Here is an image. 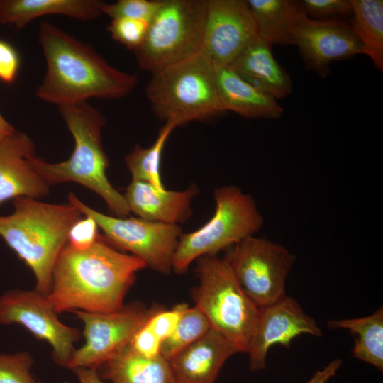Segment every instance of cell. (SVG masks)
<instances>
[{"instance_id": "obj_30", "label": "cell", "mask_w": 383, "mask_h": 383, "mask_svg": "<svg viewBox=\"0 0 383 383\" xmlns=\"http://www.w3.org/2000/svg\"><path fill=\"white\" fill-rule=\"evenodd\" d=\"M148 25L140 20L118 18L111 19L108 31L113 40L135 50L142 43Z\"/></svg>"}, {"instance_id": "obj_8", "label": "cell", "mask_w": 383, "mask_h": 383, "mask_svg": "<svg viewBox=\"0 0 383 383\" xmlns=\"http://www.w3.org/2000/svg\"><path fill=\"white\" fill-rule=\"evenodd\" d=\"M208 0H162L142 43L138 66L153 73L201 52Z\"/></svg>"}, {"instance_id": "obj_36", "label": "cell", "mask_w": 383, "mask_h": 383, "mask_svg": "<svg viewBox=\"0 0 383 383\" xmlns=\"http://www.w3.org/2000/svg\"><path fill=\"white\" fill-rule=\"evenodd\" d=\"M342 365V360L335 359L322 370L317 371L307 383H327L333 377Z\"/></svg>"}, {"instance_id": "obj_25", "label": "cell", "mask_w": 383, "mask_h": 383, "mask_svg": "<svg viewBox=\"0 0 383 383\" xmlns=\"http://www.w3.org/2000/svg\"><path fill=\"white\" fill-rule=\"evenodd\" d=\"M351 28L360 41L364 54L383 70V1L351 0Z\"/></svg>"}, {"instance_id": "obj_32", "label": "cell", "mask_w": 383, "mask_h": 383, "mask_svg": "<svg viewBox=\"0 0 383 383\" xmlns=\"http://www.w3.org/2000/svg\"><path fill=\"white\" fill-rule=\"evenodd\" d=\"M306 16L317 20H328L352 13L351 0H304L301 1Z\"/></svg>"}, {"instance_id": "obj_34", "label": "cell", "mask_w": 383, "mask_h": 383, "mask_svg": "<svg viewBox=\"0 0 383 383\" xmlns=\"http://www.w3.org/2000/svg\"><path fill=\"white\" fill-rule=\"evenodd\" d=\"M162 340L146 325H144L133 336L130 347L138 354L153 357L161 355Z\"/></svg>"}, {"instance_id": "obj_37", "label": "cell", "mask_w": 383, "mask_h": 383, "mask_svg": "<svg viewBox=\"0 0 383 383\" xmlns=\"http://www.w3.org/2000/svg\"><path fill=\"white\" fill-rule=\"evenodd\" d=\"M72 370L79 383H104L97 369L77 367Z\"/></svg>"}, {"instance_id": "obj_21", "label": "cell", "mask_w": 383, "mask_h": 383, "mask_svg": "<svg viewBox=\"0 0 383 383\" xmlns=\"http://www.w3.org/2000/svg\"><path fill=\"white\" fill-rule=\"evenodd\" d=\"M219 97L225 110L248 118H277L284 112L277 100L256 89L228 67H215Z\"/></svg>"}, {"instance_id": "obj_19", "label": "cell", "mask_w": 383, "mask_h": 383, "mask_svg": "<svg viewBox=\"0 0 383 383\" xmlns=\"http://www.w3.org/2000/svg\"><path fill=\"white\" fill-rule=\"evenodd\" d=\"M272 47L257 36L228 67L260 91L282 99L292 93V82L274 57Z\"/></svg>"}, {"instance_id": "obj_10", "label": "cell", "mask_w": 383, "mask_h": 383, "mask_svg": "<svg viewBox=\"0 0 383 383\" xmlns=\"http://www.w3.org/2000/svg\"><path fill=\"white\" fill-rule=\"evenodd\" d=\"M223 259L258 307L286 296L285 282L295 257L283 245L252 235L229 248Z\"/></svg>"}, {"instance_id": "obj_9", "label": "cell", "mask_w": 383, "mask_h": 383, "mask_svg": "<svg viewBox=\"0 0 383 383\" xmlns=\"http://www.w3.org/2000/svg\"><path fill=\"white\" fill-rule=\"evenodd\" d=\"M68 200L82 214L96 221L104 237L114 248L129 251L156 272H171L172 258L182 235L178 224L105 215L84 204L72 192Z\"/></svg>"}, {"instance_id": "obj_33", "label": "cell", "mask_w": 383, "mask_h": 383, "mask_svg": "<svg viewBox=\"0 0 383 383\" xmlns=\"http://www.w3.org/2000/svg\"><path fill=\"white\" fill-rule=\"evenodd\" d=\"M79 218L70 230L67 245L77 250H84L94 245L99 233V226L90 216Z\"/></svg>"}, {"instance_id": "obj_38", "label": "cell", "mask_w": 383, "mask_h": 383, "mask_svg": "<svg viewBox=\"0 0 383 383\" xmlns=\"http://www.w3.org/2000/svg\"><path fill=\"white\" fill-rule=\"evenodd\" d=\"M15 131L13 126L0 113V142Z\"/></svg>"}, {"instance_id": "obj_1", "label": "cell", "mask_w": 383, "mask_h": 383, "mask_svg": "<svg viewBox=\"0 0 383 383\" xmlns=\"http://www.w3.org/2000/svg\"><path fill=\"white\" fill-rule=\"evenodd\" d=\"M146 267L142 260L119 251L100 235L84 250L66 244L55 262L47 296L57 314L117 311L124 306L136 273Z\"/></svg>"}, {"instance_id": "obj_28", "label": "cell", "mask_w": 383, "mask_h": 383, "mask_svg": "<svg viewBox=\"0 0 383 383\" xmlns=\"http://www.w3.org/2000/svg\"><path fill=\"white\" fill-rule=\"evenodd\" d=\"M33 362L26 351L0 353V383H38L30 371Z\"/></svg>"}, {"instance_id": "obj_13", "label": "cell", "mask_w": 383, "mask_h": 383, "mask_svg": "<svg viewBox=\"0 0 383 383\" xmlns=\"http://www.w3.org/2000/svg\"><path fill=\"white\" fill-rule=\"evenodd\" d=\"M257 36L248 1L208 0L201 52L215 67H228Z\"/></svg>"}, {"instance_id": "obj_27", "label": "cell", "mask_w": 383, "mask_h": 383, "mask_svg": "<svg viewBox=\"0 0 383 383\" xmlns=\"http://www.w3.org/2000/svg\"><path fill=\"white\" fill-rule=\"evenodd\" d=\"M211 328L209 321L198 306H189L172 334L162 341L161 355L169 360L201 338Z\"/></svg>"}, {"instance_id": "obj_3", "label": "cell", "mask_w": 383, "mask_h": 383, "mask_svg": "<svg viewBox=\"0 0 383 383\" xmlns=\"http://www.w3.org/2000/svg\"><path fill=\"white\" fill-rule=\"evenodd\" d=\"M58 110L74 140V148L65 161L50 163L33 155L30 167L50 186L74 182L100 196L116 217L126 218L130 209L124 197L106 177L108 157L101 141L106 120L87 101L62 106Z\"/></svg>"}, {"instance_id": "obj_23", "label": "cell", "mask_w": 383, "mask_h": 383, "mask_svg": "<svg viewBox=\"0 0 383 383\" xmlns=\"http://www.w3.org/2000/svg\"><path fill=\"white\" fill-rule=\"evenodd\" d=\"M257 35L271 46L292 45V32L304 11L301 1L248 0Z\"/></svg>"}, {"instance_id": "obj_7", "label": "cell", "mask_w": 383, "mask_h": 383, "mask_svg": "<svg viewBox=\"0 0 383 383\" xmlns=\"http://www.w3.org/2000/svg\"><path fill=\"white\" fill-rule=\"evenodd\" d=\"M216 211L199 229L181 235L172 258V270L185 272L195 260L216 255L243 240L255 235L263 226V218L252 196L234 185L214 190Z\"/></svg>"}, {"instance_id": "obj_14", "label": "cell", "mask_w": 383, "mask_h": 383, "mask_svg": "<svg viewBox=\"0 0 383 383\" xmlns=\"http://www.w3.org/2000/svg\"><path fill=\"white\" fill-rule=\"evenodd\" d=\"M292 45L298 47L306 67L326 77L329 65L364 54L363 47L350 26L337 20H317L299 15L292 32Z\"/></svg>"}, {"instance_id": "obj_5", "label": "cell", "mask_w": 383, "mask_h": 383, "mask_svg": "<svg viewBox=\"0 0 383 383\" xmlns=\"http://www.w3.org/2000/svg\"><path fill=\"white\" fill-rule=\"evenodd\" d=\"M145 94L154 113L176 128L225 112L216 79V68L201 52L151 73Z\"/></svg>"}, {"instance_id": "obj_12", "label": "cell", "mask_w": 383, "mask_h": 383, "mask_svg": "<svg viewBox=\"0 0 383 383\" xmlns=\"http://www.w3.org/2000/svg\"><path fill=\"white\" fill-rule=\"evenodd\" d=\"M84 323L85 343L75 350L67 368L97 369L130 345L146 322L150 311L139 304L111 313L73 311Z\"/></svg>"}, {"instance_id": "obj_6", "label": "cell", "mask_w": 383, "mask_h": 383, "mask_svg": "<svg viewBox=\"0 0 383 383\" xmlns=\"http://www.w3.org/2000/svg\"><path fill=\"white\" fill-rule=\"evenodd\" d=\"M199 285L194 289L196 306L211 328L238 350L247 353L259 307L243 290L229 266L217 255L198 259Z\"/></svg>"}, {"instance_id": "obj_16", "label": "cell", "mask_w": 383, "mask_h": 383, "mask_svg": "<svg viewBox=\"0 0 383 383\" xmlns=\"http://www.w3.org/2000/svg\"><path fill=\"white\" fill-rule=\"evenodd\" d=\"M31 138L15 131L0 142V206L18 197L38 199L50 192V185L30 165L34 155Z\"/></svg>"}, {"instance_id": "obj_31", "label": "cell", "mask_w": 383, "mask_h": 383, "mask_svg": "<svg viewBox=\"0 0 383 383\" xmlns=\"http://www.w3.org/2000/svg\"><path fill=\"white\" fill-rule=\"evenodd\" d=\"M188 307V304L182 303L170 310L152 309L145 323L163 341L172 334Z\"/></svg>"}, {"instance_id": "obj_11", "label": "cell", "mask_w": 383, "mask_h": 383, "mask_svg": "<svg viewBox=\"0 0 383 383\" xmlns=\"http://www.w3.org/2000/svg\"><path fill=\"white\" fill-rule=\"evenodd\" d=\"M47 294L13 289L0 296V324H19L52 348V357L61 367H67L74 343L81 333L60 321Z\"/></svg>"}, {"instance_id": "obj_22", "label": "cell", "mask_w": 383, "mask_h": 383, "mask_svg": "<svg viewBox=\"0 0 383 383\" xmlns=\"http://www.w3.org/2000/svg\"><path fill=\"white\" fill-rule=\"evenodd\" d=\"M102 379L111 383H175L168 361L161 355L142 356L130 345L104 362Z\"/></svg>"}, {"instance_id": "obj_17", "label": "cell", "mask_w": 383, "mask_h": 383, "mask_svg": "<svg viewBox=\"0 0 383 383\" xmlns=\"http://www.w3.org/2000/svg\"><path fill=\"white\" fill-rule=\"evenodd\" d=\"M236 353L222 334L211 328L167 361L175 383H215L224 362Z\"/></svg>"}, {"instance_id": "obj_2", "label": "cell", "mask_w": 383, "mask_h": 383, "mask_svg": "<svg viewBox=\"0 0 383 383\" xmlns=\"http://www.w3.org/2000/svg\"><path fill=\"white\" fill-rule=\"evenodd\" d=\"M39 43L46 72L35 95L58 107L86 102L91 98L115 99L136 87V74L109 65L91 46L49 22H42Z\"/></svg>"}, {"instance_id": "obj_18", "label": "cell", "mask_w": 383, "mask_h": 383, "mask_svg": "<svg viewBox=\"0 0 383 383\" xmlns=\"http://www.w3.org/2000/svg\"><path fill=\"white\" fill-rule=\"evenodd\" d=\"M198 192L195 184L184 191H170L158 189L145 182L132 180L124 197L130 211L138 218L179 225L192 215V203Z\"/></svg>"}, {"instance_id": "obj_4", "label": "cell", "mask_w": 383, "mask_h": 383, "mask_svg": "<svg viewBox=\"0 0 383 383\" xmlns=\"http://www.w3.org/2000/svg\"><path fill=\"white\" fill-rule=\"evenodd\" d=\"M13 212L0 215V236L34 274L35 289L47 294L55 262L82 213L72 205L26 197L13 199Z\"/></svg>"}, {"instance_id": "obj_24", "label": "cell", "mask_w": 383, "mask_h": 383, "mask_svg": "<svg viewBox=\"0 0 383 383\" xmlns=\"http://www.w3.org/2000/svg\"><path fill=\"white\" fill-rule=\"evenodd\" d=\"M331 329H347L356 335L353 357L383 370V309L357 318L331 320Z\"/></svg>"}, {"instance_id": "obj_20", "label": "cell", "mask_w": 383, "mask_h": 383, "mask_svg": "<svg viewBox=\"0 0 383 383\" xmlns=\"http://www.w3.org/2000/svg\"><path fill=\"white\" fill-rule=\"evenodd\" d=\"M104 4L99 0H0V23L21 29L48 15L92 21L103 14Z\"/></svg>"}, {"instance_id": "obj_15", "label": "cell", "mask_w": 383, "mask_h": 383, "mask_svg": "<svg viewBox=\"0 0 383 383\" xmlns=\"http://www.w3.org/2000/svg\"><path fill=\"white\" fill-rule=\"evenodd\" d=\"M303 334L318 337L321 331L294 299L285 296L259 307L247 351L250 370L265 367L267 354L272 346L279 344L288 348L294 338Z\"/></svg>"}, {"instance_id": "obj_29", "label": "cell", "mask_w": 383, "mask_h": 383, "mask_svg": "<svg viewBox=\"0 0 383 383\" xmlns=\"http://www.w3.org/2000/svg\"><path fill=\"white\" fill-rule=\"evenodd\" d=\"M161 4L162 0H118L104 2L102 12L111 19L127 18L150 23Z\"/></svg>"}, {"instance_id": "obj_26", "label": "cell", "mask_w": 383, "mask_h": 383, "mask_svg": "<svg viewBox=\"0 0 383 383\" xmlns=\"http://www.w3.org/2000/svg\"><path fill=\"white\" fill-rule=\"evenodd\" d=\"M175 128L171 123H165L150 146L143 148L136 145L126 157L125 162L132 180L145 182L158 189H165L160 177L161 156L165 143Z\"/></svg>"}, {"instance_id": "obj_35", "label": "cell", "mask_w": 383, "mask_h": 383, "mask_svg": "<svg viewBox=\"0 0 383 383\" xmlns=\"http://www.w3.org/2000/svg\"><path fill=\"white\" fill-rule=\"evenodd\" d=\"M20 67L16 50L9 43L0 40V80L11 84L14 82Z\"/></svg>"}]
</instances>
